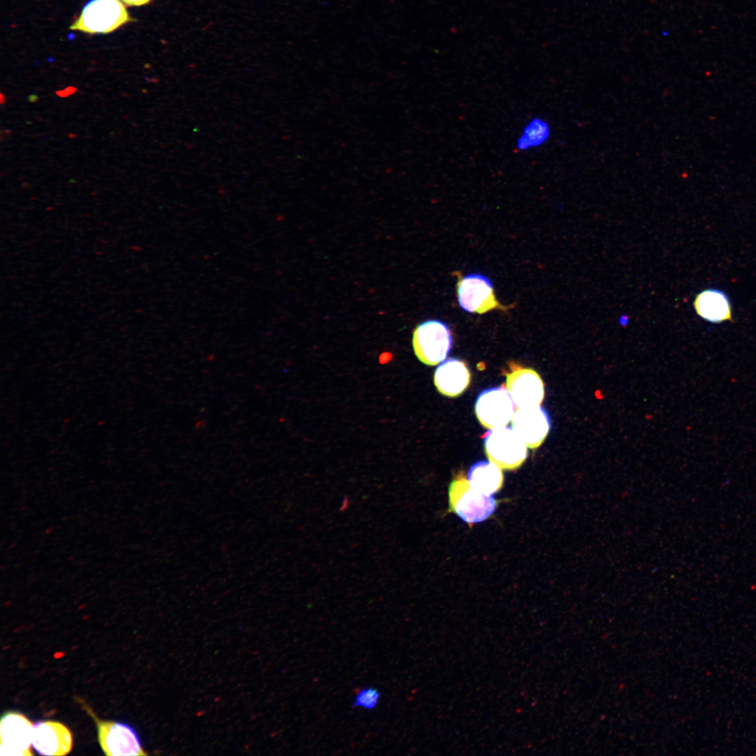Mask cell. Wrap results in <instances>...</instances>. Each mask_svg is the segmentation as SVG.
<instances>
[{"instance_id":"cell-4","label":"cell","mask_w":756,"mask_h":756,"mask_svg":"<svg viewBox=\"0 0 756 756\" xmlns=\"http://www.w3.org/2000/svg\"><path fill=\"white\" fill-rule=\"evenodd\" d=\"M482 437L489 461L501 469L516 470L527 458V446L512 428H491Z\"/></svg>"},{"instance_id":"cell-12","label":"cell","mask_w":756,"mask_h":756,"mask_svg":"<svg viewBox=\"0 0 756 756\" xmlns=\"http://www.w3.org/2000/svg\"><path fill=\"white\" fill-rule=\"evenodd\" d=\"M696 314L711 323H722L733 320V312L728 295L722 290L710 288L699 293L693 302Z\"/></svg>"},{"instance_id":"cell-20","label":"cell","mask_w":756,"mask_h":756,"mask_svg":"<svg viewBox=\"0 0 756 756\" xmlns=\"http://www.w3.org/2000/svg\"><path fill=\"white\" fill-rule=\"evenodd\" d=\"M4 102V95H3V94H1V104H3Z\"/></svg>"},{"instance_id":"cell-14","label":"cell","mask_w":756,"mask_h":756,"mask_svg":"<svg viewBox=\"0 0 756 756\" xmlns=\"http://www.w3.org/2000/svg\"><path fill=\"white\" fill-rule=\"evenodd\" d=\"M468 479L478 491L487 496H492L502 488L504 477L501 468L498 466L490 461H482L470 467Z\"/></svg>"},{"instance_id":"cell-9","label":"cell","mask_w":756,"mask_h":756,"mask_svg":"<svg viewBox=\"0 0 756 756\" xmlns=\"http://www.w3.org/2000/svg\"><path fill=\"white\" fill-rule=\"evenodd\" d=\"M32 723L22 714L8 712L0 722V755L6 756L32 755Z\"/></svg>"},{"instance_id":"cell-13","label":"cell","mask_w":756,"mask_h":756,"mask_svg":"<svg viewBox=\"0 0 756 756\" xmlns=\"http://www.w3.org/2000/svg\"><path fill=\"white\" fill-rule=\"evenodd\" d=\"M470 383V372L466 364L456 358L442 362L435 371L434 384L438 391L448 397L461 395Z\"/></svg>"},{"instance_id":"cell-11","label":"cell","mask_w":756,"mask_h":756,"mask_svg":"<svg viewBox=\"0 0 756 756\" xmlns=\"http://www.w3.org/2000/svg\"><path fill=\"white\" fill-rule=\"evenodd\" d=\"M72 736L63 724L55 721L38 722L33 725L32 743L41 755H65L72 748Z\"/></svg>"},{"instance_id":"cell-19","label":"cell","mask_w":756,"mask_h":756,"mask_svg":"<svg viewBox=\"0 0 756 756\" xmlns=\"http://www.w3.org/2000/svg\"><path fill=\"white\" fill-rule=\"evenodd\" d=\"M38 97L36 94H31L28 97V99L30 102H35L38 100Z\"/></svg>"},{"instance_id":"cell-2","label":"cell","mask_w":756,"mask_h":756,"mask_svg":"<svg viewBox=\"0 0 756 756\" xmlns=\"http://www.w3.org/2000/svg\"><path fill=\"white\" fill-rule=\"evenodd\" d=\"M133 21L120 0H90L70 29L88 34H108Z\"/></svg>"},{"instance_id":"cell-18","label":"cell","mask_w":756,"mask_h":756,"mask_svg":"<svg viewBox=\"0 0 756 756\" xmlns=\"http://www.w3.org/2000/svg\"><path fill=\"white\" fill-rule=\"evenodd\" d=\"M76 91V88L74 87H68L63 90L57 91L56 93L62 97H65L74 94Z\"/></svg>"},{"instance_id":"cell-16","label":"cell","mask_w":756,"mask_h":756,"mask_svg":"<svg viewBox=\"0 0 756 756\" xmlns=\"http://www.w3.org/2000/svg\"><path fill=\"white\" fill-rule=\"evenodd\" d=\"M379 698L380 693L376 688H363L356 696L352 707H360L366 710H372L377 706Z\"/></svg>"},{"instance_id":"cell-8","label":"cell","mask_w":756,"mask_h":756,"mask_svg":"<svg viewBox=\"0 0 756 756\" xmlns=\"http://www.w3.org/2000/svg\"><path fill=\"white\" fill-rule=\"evenodd\" d=\"M510 368L505 386L517 407L540 406L545 398V386L538 372L516 364Z\"/></svg>"},{"instance_id":"cell-3","label":"cell","mask_w":756,"mask_h":756,"mask_svg":"<svg viewBox=\"0 0 756 756\" xmlns=\"http://www.w3.org/2000/svg\"><path fill=\"white\" fill-rule=\"evenodd\" d=\"M457 277L456 293L460 307L465 312L483 314L492 310L506 312L512 305H503L496 298L491 281L479 273L462 276L454 272Z\"/></svg>"},{"instance_id":"cell-15","label":"cell","mask_w":756,"mask_h":756,"mask_svg":"<svg viewBox=\"0 0 756 756\" xmlns=\"http://www.w3.org/2000/svg\"><path fill=\"white\" fill-rule=\"evenodd\" d=\"M550 128L548 123L540 118L531 120L525 127L518 139L517 147L521 150L539 146L550 137Z\"/></svg>"},{"instance_id":"cell-1","label":"cell","mask_w":756,"mask_h":756,"mask_svg":"<svg viewBox=\"0 0 756 756\" xmlns=\"http://www.w3.org/2000/svg\"><path fill=\"white\" fill-rule=\"evenodd\" d=\"M449 511L470 526L484 521L495 511L498 501L474 488L463 472L458 473L448 490Z\"/></svg>"},{"instance_id":"cell-10","label":"cell","mask_w":756,"mask_h":756,"mask_svg":"<svg viewBox=\"0 0 756 756\" xmlns=\"http://www.w3.org/2000/svg\"><path fill=\"white\" fill-rule=\"evenodd\" d=\"M511 425L526 446L532 449L542 444L551 427L549 415L540 406L518 408Z\"/></svg>"},{"instance_id":"cell-17","label":"cell","mask_w":756,"mask_h":756,"mask_svg":"<svg viewBox=\"0 0 756 756\" xmlns=\"http://www.w3.org/2000/svg\"><path fill=\"white\" fill-rule=\"evenodd\" d=\"M129 6H140L148 4L151 0H121Z\"/></svg>"},{"instance_id":"cell-6","label":"cell","mask_w":756,"mask_h":756,"mask_svg":"<svg viewBox=\"0 0 756 756\" xmlns=\"http://www.w3.org/2000/svg\"><path fill=\"white\" fill-rule=\"evenodd\" d=\"M516 407L504 384L483 391L476 400L475 411L479 423L491 429L507 425L516 412Z\"/></svg>"},{"instance_id":"cell-5","label":"cell","mask_w":756,"mask_h":756,"mask_svg":"<svg viewBox=\"0 0 756 756\" xmlns=\"http://www.w3.org/2000/svg\"><path fill=\"white\" fill-rule=\"evenodd\" d=\"M412 345L421 362L427 365H435L447 357L452 346L451 333L445 323L435 319L427 320L414 329Z\"/></svg>"},{"instance_id":"cell-7","label":"cell","mask_w":756,"mask_h":756,"mask_svg":"<svg viewBox=\"0 0 756 756\" xmlns=\"http://www.w3.org/2000/svg\"><path fill=\"white\" fill-rule=\"evenodd\" d=\"M86 710L94 720L100 746L106 755H145L139 737L128 725L99 720L90 709Z\"/></svg>"}]
</instances>
